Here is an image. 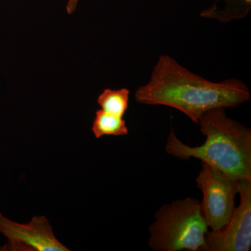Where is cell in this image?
<instances>
[{"label":"cell","mask_w":251,"mask_h":251,"mask_svg":"<svg viewBox=\"0 0 251 251\" xmlns=\"http://www.w3.org/2000/svg\"><path fill=\"white\" fill-rule=\"evenodd\" d=\"M250 98L249 88L239 79L212 82L168 54L160 56L148 83L135 93L138 103L176 109L196 124L208 110L235 108Z\"/></svg>","instance_id":"obj_1"},{"label":"cell","mask_w":251,"mask_h":251,"mask_svg":"<svg viewBox=\"0 0 251 251\" xmlns=\"http://www.w3.org/2000/svg\"><path fill=\"white\" fill-rule=\"evenodd\" d=\"M217 108L204 112L198 125L206 140L201 146L190 147L168 135L165 150L171 156L187 161L197 158L236 179H251V130Z\"/></svg>","instance_id":"obj_2"},{"label":"cell","mask_w":251,"mask_h":251,"mask_svg":"<svg viewBox=\"0 0 251 251\" xmlns=\"http://www.w3.org/2000/svg\"><path fill=\"white\" fill-rule=\"evenodd\" d=\"M149 227L148 244L153 251H201L208 231L202 204L194 198L163 204Z\"/></svg>","instance_id":"obj_3"},{"label":"cell","mask_w":251,"mask_h":251,"mask_svg":"<svg viewBox=\"0 0 251 251\" xmlns=\"http://www.w3.org/2000/svg\"><path fill=\"white\" fill-rule=\"evenodd\" d=\"M196 183L202 191L201 204L208 227L213 231L224 228L236 208L234 201L239 192L238 179L202 162Z\"/></svg>","instance_id":"obj_4"},{"label":"cell","mask_w":251,"mask_h":251,"mask_svg":"<svg viewBox=\"0 0 251 251\" xmlns=\"http://www.w3.org/2000/svg\"><path fill=\"white\" fill-rule=\"evenodd\" d=\"M240 203L224 228L206 232L201 251H249L251 248V179H239Z\"/></svg>","instance_id":"obj_5"},{"label":"cell","mask_w":251,"mask_h":251,"mask_svg":"<svg viewBox=\"0 0 251 251\" xmlns=\"http://www.w3.org/2000/svg\"><path fill=\"white\" fill-rule=\"evenodd\" d=\"M0 233L7 243L0 251H69L59 242L52 231L49 220L36 216L29 223L18 224L0 212Z\"/></svg>","instance_id":"obj_6"},{"label":"cell","mask_w":251,"mask_h":251,"mask_svg":"<svg viewBox=\"0 0 251 251\" xmlns=\"http://www.w3.org/2000/svg\"><path fill=\"white\" fill-rule=\"evenodd\" d=\"M92 130L97 139L105 135L124 136L128 133V127L123 117L108 113L101 109L96 112Z\"/></svg>","instance_id":"obj_7"},{"label":"cell","mask_w":251,"mask_h":251,"mask_svg":"<svg viewBox=\"0 0 251 251\" xmlns=\"http://www.w3.org/2000/svg\"><path fill=\"white\" fill-rule=\"evenodd\" d=\"M129 94V90L126 88L105 89L99 96L97 103L103 111L123 117L128 109Z\"/></svg>","instance_id":"obj_8"},{"label":"cell","mask_w":251,"mask_h":251,"mask_svg":"<svg viewBox=\"0 0 251 251\" xmlns=\"http://www.w3.org/2000/svg\"><path fill=\"white\" fill-rule=\"evenodd\" d=\"M79 0H68L67 11L68 14H72L76 9Z\"/></svg>","instance_id":"obj_9"}]
</instances>
